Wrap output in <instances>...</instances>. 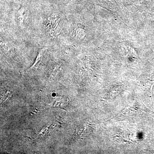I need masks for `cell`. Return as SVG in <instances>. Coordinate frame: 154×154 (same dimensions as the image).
I'll list each match as a JSON object with an SVG mask.
<instances>
[{"label": "cell", "mask_w": 154, "mask_h": 154, "mask_svg": "<svg viewBox=\"0 0 154 154\" xmlns=\"http://www.w3.org/2000/svg\"><path fill=\"white\" fill-rule=\"evenodd\" d=\"M47 49V48L45 47L43 48H41V49H40V50H39L38 54H37V57L36 58V60H35L33 65L31 66L30 68L28 69V70L31 69L35 67L36 66V65H37L38 63L40 61V60H41L42 57V56L44 55L45 52V51H46V50Z\"/></svg>", "instance_id": "7a4b0ae2"}, {"label": "cell", "mask_w": 154, "mask_h": 154, "mask_svg": "<svg viewBox=\"0 0 154 154\" xmlns=\"http://www.w3.org/2000/svg\"><path fill=\"white\" fill-rule=\"evenodd\" d=\"M1 45L6 53L9 51V48L5 42H1Z\"/></svg>", "instance_id": "8992f818"}, {"label": "cell", "mask_w": 154, "mask_h": 154, "mask_svg": "<svg viewBox=\"0 0 154 154\" xmlns=\"http://www.w3.org/2000/svg\"><path fill=\"white\" fill-rule=\"evenodd\" d=\"M60 70V66L59 65H57L53 69V71L51 73L49 77V79L53 80L57 75L58 73Z\"/></svg>", "instance_id": "277c9868"}, {"label": "cell", "mask_w": 154, "mask_h": 154, "mask_svg": "<svg viewBox=\"0 0 154 154\" xmlns=\"http://www.w3.org/2000/svg\"><path fill=\"white\" fill-rule=\"evenodd\" d=\"M59 20L60 17L57 14H52L48 19L46 28L51 36H56L57 34Z\"/></svg>", "instance_id": "6da1fadb"}, {"label": "cell", "mask_w": 154, "mask_h": 154, "mask_svg": "<svg viewBox=\"0 0 154 154\" xmlns=\"http://www.w3.org/2000/svg\"><path fill=\"white\" fill-rule=\"evenodd\" d=\"M24 9L23 8H21L20 10L18 11V19L19 21V26L21 28H23V21L24 19Z\"/></svg>", "instance_id": "3957f363"}, {"label": "cell", "mask_w": 154, "mask_h": 154, "mask_svg": "<svg viewBox=\"0 0 154 154\" xmlns=\"http://www.w3.org/2000/svg\"><path fill=\"white\" fill-rule=\"evenodd\" d=\"M149 84L150 85V93L151 96L152 95V89L154 86V73L151 75L149 79H148Z\"/></svg>", "instance_id": "5b68a950"}]
</instances>
